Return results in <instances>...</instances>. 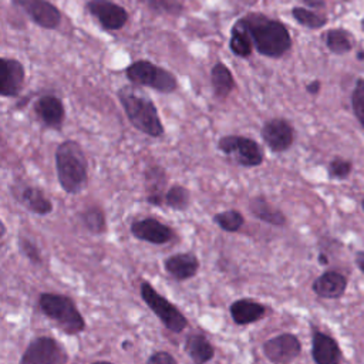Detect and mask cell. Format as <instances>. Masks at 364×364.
Returning a JSON list of instances; mask_svg holds the SVG:
<instances>
[{
	"mask_svg": "<svg viewBox=\"0 0 364 364\" xmlns=\"http://www.w3.org/2000/svg\"><path fill=\"white\" fill-rule=\"evenodd\" d=\"M239 20L246 27L255 50L267 58H282L291 48L293 40L283 21L263 13H247Z\"/></svg>",
	"mask_w": 364,
	"mask_h": 364,
	"instance_id": "obj_1",
	"label": "cell"
},
{
	"mask_svg": "<svg viewBox=\"0 0 364 364\" xmlns=\"http://www.w3.org/2000/svg\"><path fill=\"white\" fill-rule=\"evenodd\" d=\"M55 172L61 189L68 195L81 193L88 185V159L75 139L60 142L54 152Z\"/></svg>",
	"mask_w": 364,
	"mask_h": 364,
	"instance_id": "obj_2",
	"label": "cell"
},
{
	"mask_svg": "<svg viewBox=\"0 0 364 364\" xmlns=\"http://www.w3.org/2000/svg\"><path fill=\"white\" fill-rule=\"evenodd\" d=\"M117 98L128 121L135 129L151 138H159L164 135L165 128L155 102L142 94L136 85L121 87L117 91Z\"/></svg>",
	"mask_w": 364,
	"mask_h": 364,
	"instance_id": "obj_3",
	"label": "cell"
},
{
	"mask_svg": "<svg viewBox=\"0 0 364 364\" xmlns=\"http://www.w3.org/2000/svg\"><path fill=\"white\" fill-rule=\"evenodd\" d=\"M38 307L55 327L68 336H75L85 330V318L70 296L44 291L38 296Z\"/></svg>",
	"mask_w": 364,
	"mask_h": 364,
	"instance_id": "obj_4",
	"label": "cell"
},
{
	"mask_svg": "<svg viewBox=\"0 0 364 364\" xmlns=\"http://www.w3.org/2000/svg\"><path fill=\"white\" fill-rule=\"evenodd\" d=\"M124 73L132 85L148 87L161 94H171L179 87L178 78L172 71L149 60H136L128 64Z\"/></svg>",
	"mask_w": 364,
	"mask_h": 364,
	"instance_id": "obj_5",
	"label": "cell"
},
{
	"mask_svg": "<svg viewBox=\"0 0 364 364\" xmlns=\"http://www.w3.org/2000/svg\"><path fill=\"white\" fill-rule=\"evenodd\" d=\"M216 148L232 164L242 168H257L264 161V151L260 144L245 135H223L218 139Z\"/></svg>",
	"mask_w": 364,
	"mask_h": 364,
	"instance_id": "obj_6",
	"label": "cell"
},
{
	"mask_svg": "<svg viewBox=\"0 0 364 364\" xmlns=\"http://www.w3.org/2000/svg\"><path fill=\"white\" fill-rule=\"evenodd\" d=\"M139 294L148 309H151V311L162 321V324L169 331L179 334L188 327L189 321L186 316L165 296L159 294L148 280L141 282Z\"/></svg>",
	"mask_w": 364,
	"mask_h": 364,
	"instance_id": "obj_7",
	"label": "cell"
},
{
	"mask_svg": "<svg viewBox=\"0 0 364 364\" xmlns=\"http://www.w3.org/2000/svg\"><path fill=\"white\" fill-rule=\"evenodd\" d=\"M64 346L48 336L34 337L23 351L18 364H68Z\"/></svg>",
	"mask_w": 364,
	"mask_h": 364,
	"instance_id": "obj_8",
	"label": "cell"
},
{
	"mask_svg": "<svg viewBox=\"0 0 364 364\" xmlns=\"http://www.w3.org/2000/svg\"><path fill=\"white\" fill-rule=\"evenodd\" d=\"M85 10L107 31H118L129 20L127 9L114 0H87Z\"/></svg>",
	"mask_w": 364,
	"mask_h": 364,
	"instance_id": "obj_9",
	"label": "cell"
},
{
	"mask_svg": "<svg viewBox=\"0 0 364 364\" xmlns=\"http://www.w3.org/2000/svg\"><path fill=\"white\" fill-rule=\"evenodd\" d=\"M260 136L272 152L282 154L290 149L294 142V127L289 119L274 117L263 122Z\"/></svg>",
	"mask_w": 364,
	"mask_h": 364,
	"instance_id": "obj_10",
	"label": "cell"
},
{
	"mask_svg": "<svg viewBox=\"0 0 364 364\" xmlns=\"http://www.w3.org/2000/svg\"><path fill=\"white\" fill-rule=\"evenodd\" d=\"M264 357L273 364H289L301 353V343L293 333H280L262 344Z\"/></svg>",
	"mask_w": 364,
	"mask_h": 364,
	"instance_id": "obj_11",
	"label": "cell"
},
{
	"mask_svg": "<svg viewBox=\"0 0 364 364\" xmlns=\"http://www.w3.org/2000/svg\"><path fill=\"white\" fill-rule=\"evenodd\" d=\"M10 193L14 198V200L30 213L46 216L50 215L54 209L53 202L48 199L44 191L36 185L16 182L10 186Z\"/></svg>",
	"mask_w": 364,
	"mask_h": 364,
	"instance_id": "obj_12",
	"label": "cell"
},
{
	"mask_svg": "<svg viewBox=\"0 0 364 364\" xmlns=\"http://www.w3.org/2000/svg\"><path fill=\"white\" fill-rule=\"evenodd\" d=\"M21 9L27 17L41 28L57 30L61 24L63 14L60 9L48 0H11Z\"/></svg>",
	"mask_w": 364,
	"mask_h": 364,
	"instance_id": "obj_13",
	"label": "cell"
},
{
	"mask_svg": "<svg viewBox=\"0 0 364 364\" xmlns=\"http://www.w3.org/2000/svg\"><path fill=\"white\" fill-rule=\"evenodd\" d=\"M129 232L135 239L152 245H165L175 239V230L155 218L134 220L129 226Z\"/></svg>",
	"mask_w": 364,
	"mask_h": 364,
	"instance_id": "obj_14",
	"label": "cell"
},
{
	"mask_svg": "<svg viewBox=\"0 0 364 364\" xmlns=\"http://www.w3.org/2000/svg\"><path fill=\"white\" fill-rule=\"evenodd\" d=\"M34 114L43 127L60 131L65 121V107L60 97L53 94L40 95L33 105Z\"/></svg>",
	"mask_w": 364,
	"mask_h": 364,
	"instance_id": "obj_15",
	"label": "cell"
},
{
	"mask_svg": "<svg viewBox=\"0 0 364 364\" xmlns=\"http://www.w3.org/2000/svg\"><path fill=\"white\" fill-rule=\"evenodd\" d=\"M1 77H0V95L4 98L18 97L23 91L26 81L24 64L11 57H1Z\"/></svg>",
	"mask_w": 364,
	"mask_h": 364,
	"instance_id": "obj_16",
	"label": "cell"
},
{
	"mask_svg": "<svg viewBox=\"0 0 364 364\" xmlns=\"http://www.w3.org/2000/svg\"><path fill=\"white\" fill-rule=\"evenodd\" d=\"M144 182L146 196L145 200L152 206H165V193L168 186V175L164 166L149 165L144 171Z\"/></svg>",
	"mask_w": 364,
	"mask_h": 364,
	"instance_id": "obj_17",
	"label": "cell"
},
{
	"mask_svg": "<svg viewBox=\"0 0 364 364\" xmlns=\"http://www.w3.org/2000/svg\"><path fill=\"white\" fill-rule=\"evenodd\" d=\"M199 259L189 252L173 253L164 260V269L169 277L176 282H186L196 276L199 270Z\"/></svg>",
	"mask_w": 364,
	"mask_h": 364,
	"instance_id": "obj_18",
	"label": "cell"
},
{
	"mask_svg": "<svg viewBox=\"0 0 364 364\" xmlns=\"http://www.w3.org/2000/svg\"><path fill=\"white\" fill-rule=\"evenodd\" d=\"M311 357L316 364H340L341 350L336 338L314 330L311 336Z\"/></svg>",
	"mask_w": 364,
	"mask_h": 364,
	"instance_id": "obj_19",
	"label": "cell"
},
{
	"mask_svg": "<svg viewBox=\"0 0 364 364\" xmlns=\"http://www.w3.org/2000/svg\"><path fill=\"white\" fill-rule=\"evenodd\" d=\"M266 306L255 299L242 297L230 303L229 313L236 326H249L266 316Z\"/></svg>",
	"mask_w": 364,
	"mask_h": 364,
	"instance_id": "obj_20",
	"label": "cell"
},
{
	"mask_svg": "<svg viewBox=\"0 0 364 364\" xmlns=\"http://www.w3.org/2000/svg\"><path fill=\"white\" fill-rule=\"evenodd\" d=\"M347 279L344 274L336 270H327L317 276L311 283L313 293L320 299H340L347 289Z\"/></svg>",
	"mask_w": 364,
	"mask_h": 364,
	"instance_id": "obj_21",
	"label": "cell"
},
{
	"mask_svg": "<svg viewBox=\"0 0 364 364\" xmlns=\"http://www.w3.org/2000/svg\"><path fill=\"white\" fill-rule=\"evenodd\" d=\"M249 210L252 216L260 222L272 226H284L287 219L286 215L267 200L264 195H256L249 199Z\"/></svg>",
	"mask_w": 364,
	"mask_h": 364,
	"instance_id": "obj_22",
	"label": "cell"
},
{
	"mask_svg": "<svg viewBox=\"0 0 364 364\" xmlns=\"http://www.w3.org/2000/svg\"><path fill=\"white\" fill-rule=\"evenodd\" d=\"M183 350L193 364H208L215 357V347L202 333H191L186 336Z\"/></svg>",
	"mask_w": 364,
	"mask_h": 364,
	"instance_id": "obj_23",
	"label": "cell"
},
{
	"mask_svg": "<svg viewBox=\"0 0 364 364\" xmlns=\"http://www.w3.org/2000/svg\"><path fill=\"white\" fill-rule=\"evenodd\" d=\"M210 84L213 95L218 100H225L236 88V81L230 68L222 63L216 61L210 68Z\"/></svg>",
	"mask_w": 364,
	"mask_h": 364,
	"instance_id": "obj_24",
	"label": "cell"
},
{
	"mask_svg": "<svg viewBox=\"0 0 364 364\" xmlns=\"http://www.w3.org/2000/svg\"><path fill=\"white\" fill-rule=\"evenodd\" d=\"M229 50L239 58H249L255 50L252 38L239 18L230 27Z\"/></svg>",
	"mask_w": 364,
	"mask_h": 364,
	"instance_id": "obj_25",
	"label": "cell"
},
{
	"mask_svg": "<svg viewBox=\"0 0 364 364\" xmlns=\"http://www.w3.org/2000/svg\"><path fill=\"white\" fill-rule=\"evenodd\" d=\"M82 228L91 235H102L107 230V216L101 206L90 205L80 212Z\"/></svg>",
	"mask_w": 364,
	"mask_h": 364,
	"instance_id": "obj_26",
	"label": "cell"
},
{
	"mask_svg": "<svg viewBox=\"0 0 364 364\" xmlns=\"http://www.w3.org/2000/svg\"><path fill=\"white\" fill-rule=\"evenodd\" d=\"M323 40L326 43V47L337 55H343L351 51L353 43L350 38V33L343 28H330L324 33Z\"/></svg>",
	"mask_w": 364,
	"mask_h": 364,
	"instance_id": "obj_27",
	"label": "cell"
},
{
	"mask_svg": "<svg viewBox=\"0 0 364 364\" xmlns=\"http://www.w3.org/2000/svg\"><path fill=\"white\" fill-rule=\"evenodd\" d=\"M191 205V191L179 183H172L166 189L165 193V206L176 210V212H183L189 208Z\"/></svg>",
	"mask_w": 364,
	"mask_h": 364,
	"instance_id": "obj_28",
	"label": "cell"
},
{
	"mask_svg": "<svg viewBox=\"0 0 364 364\" xmlns=\"http://www.w3.org/2000/svg\"><path fill=\"white\" fill-rule=\"evenodd\" d=\"M291 17L303 27L310 30H318L327 24V17L309 7L296 6L291 9Z\"/></svg>",
	"mask_w": 364,
	"mask_h": 364,
	"instance_id": "obj_29",
	"label": "cell"
},
{
	"mask_svg": "<svg viewBox=\"0 0 364 364\" xmlns=\"http://www.w3.org/2000/svg\"><path fill=\"white\" fill-rule=\"evenodd\" d=\"M212 220L223 232H228V233L239 232L245 225V216L237 209H228V210L218 212L212 216Z\"/></svg>",
	"mask_w": 364,
	"mask_h": 364,
	"instance_id": "obj_30",
	"label": "cell"
},
{
	"mask_svg": "<svg viewBox=\"0 0 364 364\" xmlns=\"http://www.w3.org/2000/svg\"><path fill=\"white\" fill-rule=\"evenodd\" d=\"M149 11L156 14H165L179 17L183 13V4L181 0H139Z\"/></svg>",
	"mask_w": 364,
	"mask_h": 364,
	"instance_id": "obj_31",
	"label": "cell"
},
{
	"mask_svg": "<svg viewBox=\"0 0 364 364\" xmlns=\"http://www.w3.org/2000/svg\"><path fill=\"white\" fill-rule=\"evenodd\" d=\"M351 171H353L351 161L341 158V156H334L327 165L328 178L336 179V181H343V179L348 178Z\"/></svg>",
	"mask_w": 364,
	"mask_h": 364,
	"instance_id": "obj_32",
	"label": "cell"
},
{
	"mask_svg": "<svg viewBox=\"0 0 364 364\" xmlns=\"http://www.w3.org/2000/svg\"><path fill=\"white\" fill-rule=\"evenodd\" d=\"M17 247L18 252L33 264H41L43 263V256H41V250L38 249V246L28 237L26 236H18L17 239Z\"/></svg>",
	"mask_w": 364,
	"mask_h": 364,
	"instance_id": "obj_33",
	"label": "cell"
},
{
	"mask_svg": "<svg viewBox=\"0 0 364 364\" xmlns=\"http://www.w3.org/2000/svg\"><path fill=\"white\" fill-rule=\"evenodd\" d=\"M351 107L357 121L364 128V78L355 81L353 94H351Z\"/></svg>",
	"mask_w": 364,
	"mask_h": 364,
	"instance_id": "obj_34",
	"label": "cell"
},
{
	"mask_svg": "<svg viewBox=\"0 0 364 364\" xmlns=\"http://www.w3.org/2000/svg\"><path fill=\"white\" fill-rule=\"evenodd\" d=\"M145 364H178V361H176V358L171 353L161 350V351L152 353L146 358Z\"/></svg>",
	"mask_w": 364,
	"mask_h": 364,
	"instance_id": "obj_35",
	"label": "cell"
},
{
	"mask_svg": "<svg viewBox=\"0 0 364 364\" xmlns=\"http://www.w3.org/2000/svg\"><path fill=\"white\" fill-rule=\"evenodd\" d=\"M320 90H321V82L318 80H313L309 84H306V91L310 95H317L320 92Z\"/></svg>",
	"mask_w": 364,
	"mask_h": 364,
	"instance_id": "obj_36",
	"label": "cell"
},
{
	"mask_svg": "<svg viewBox=\"0 0 364 364\" xmlns=\"http://www.w3.org/2000/svg\"><path fill=\"white\" fill-rule=\"evenodd\" d=\"M303 3L311 10H321L326 7V0H303Z\"/></svg>",
	"mask_w": 364,
	"mask_h": 364,
	"instance_id": "obj_37",
	"label": "cell"
},
{
	"mask_svg": "<svg viewBox=\"0 0 364 364\" xmlns=\"http://www.w3.org/2000/svg\"><path fill=\"white\" fill-rule=\"evenodd\" d=\"M355 264L358 266V269L364 273V252H358L355 255Z\"/></svg>",
	"mask_w": 364,
	"mask_h": 364,
	"instance_id": "obj_38",
	"label": "cell"
},
{
	"mask_svg": "<svg viewBox=\"0 0 364 364\" xmlns=\"http://www.w3.org/2000/svg\"><path fill=\"white\" fill-rule=\"evenodd\" d=\"M317 262H318L320 264H323V266H327V264H328V257H327V255L323 253V252H320L318 256H317Z\"/></svg>",
	"mask_w": 364,
	"mask_h": 364,
	"instance_id": "obj_39",
	"label": "cell"
},
{
	"mask_svg": "<svg viewBox=\"0 0 364 364\" xmlns=\"http://www.w3.org/2000/svg\"><path fill=\"white\" fill-rule=\"evenodd\" d=\"M91 364H114V363H111V361H105V360H101V361H94V363H91Z\"/></svg>",
	"mask_w": 364,
	"mask_h": 364,
	"instance_id": "obj_40",
	"label": "cell"
},
{
	"mask_svg": "<svg viewBox=\"0 0 364 364\" xmlns=\"http://www.w3.org/2000/svg\"><path fill=\"white\" fill-rule=\"evenodd\" d=\"M357 58H358V60H364V51L357 53Z\"/></svg>",
	"mask_w": 364,
	"mask_h": 364,
	"instance_id": "obj_41",
	"label": "cell"
},
{
	"mask_svg": "<svg viewBox=\"0 0 364 364\" xmlns=\"http://www.w3.org/2000/svg\"><path fill=\"white\" fill-rule=\"evenodd\" d=\"M361 208H363V210H364V199L361 200Z\"/></svg>",
	"mask_w": 364,
	"mask_h": 364,
	"instance_id": "obj_42",
	"label": "cell"
}]
</instances>
